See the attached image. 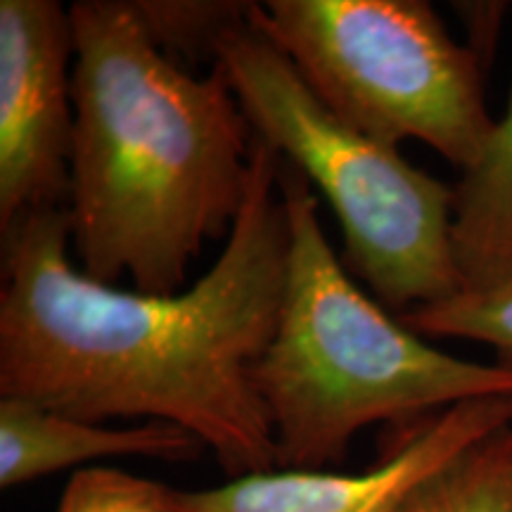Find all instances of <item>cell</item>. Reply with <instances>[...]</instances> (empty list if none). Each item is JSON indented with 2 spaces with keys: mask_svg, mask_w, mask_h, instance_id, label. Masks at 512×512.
I'll use <instances>...</instances> for the list:
<instances>
[{
  "mask_svg": "<svg viewBox=\"0 0 512 512\" xmlns=\"http://www.w3.org/2000/svg\"><path fill=\"white\" fill-rule=\"evenodd\" d=\"M67 207L3 230L0 399L88 422L183 427L230 477L278 470L254 384L278 323L290 256L280 155L254 138L249 188L226 247L190 290H117L69 261Z\"/></svg>",
  "mask_w": 512,
  "mask_h": 512,
  "instance_id": "6da1fadb",
  "label": "cell"
},
{
  "mask_svg": "<svg viewBox=\"0 0 512 512\" xmlns=\"http://www.w3.org/2000/svg\"><path fill=\"white\" fill-rule=\"evenodd\" d=\"M69 221L83 273L176 294L202 247L230 235L254 131L219 64L192 76L147 36L131 0H79Z\"/></svg>",
  "mask_w": 512,
  "mask_h": 512,
  "instance_id": "7a4b0ae2",
  "label": "cell"
},
{
  "mask_svg": "<svg viewBox=\"0 0 512 512\" xmlns=\"http://www.w3.org/2000/svg\"><path fill=\"white\" fill-rule=\"evenodd\" d=\"M290 256L278 323L254 368L278 470H328L375 422H422L512 396V370L451 356L356 287L320 226L313 185L280 157Z\"/></svg>",
  "mask_w": 512,
  "mask_h": 512,
  "instance_id": "3957f363",
  "label": "cell"
},
{
  "mask_svg": "<svg viewBox=\"0 0 512 512\" xmlns=\"http://www.w3.org/2000/svg\"><path fill=\"white\" fill-rule=\"evenodd\" d=\"M216 64L254 138L273 147L330 202L347 264L380 304L403 316L460 292L453 254V188L401 157L399 147L342 121L252 22L228 31Z\"/></svg>",
  "mask_w": 512,
  "mask_h": 512,
  "instance_id": "277c9868",
  "label": "cell"
},
{
  "mask_svg": "<svg viewBox=\"0 0 512 512\" xmlns=\"http://www.w3.org/2000/svg\"><path fill=\"white\" fill-rule=\"evenodd\" d=\"M249 22L294 62L339 119L399 147L415 138L460 171L482 155L496 121L482 60L422 0H268Z\"/></svg>",
  "mask_w": 512,
  "mask_h": 512,
  "instance_id": "5b68a950",
  "label": "cell"
},
{
  "mask_svg": "<svg viewBox=\"0 0 512 512\" xmlns=\"http://www.w3.org/2000/svg\"><path fill=\"white\" fill-rule=\"evenodd\" d=\"M74 24L57 0H0V228L62 207L74 150Z\"/></svg>",
  "mask_w": 512,
  "mask_h": 512,
  "instance_id": "8992f818",
  "label": "cell"
},
{
  "mask_svg": "<svg viewBox=\"0 0 512 512\" xmlns=\"http://www.w3.org/2000/svg\"><path fill=\"white\" fill-rule=\"evenodd\" d=\"M512 425V396L463 401L403 434L380 465L358 475L268 470L204 491H178L183 512H396L420 479L475 441Z\"/></svg>",
  "mask_w": 512,
  "mask_h": 512,
  "instance_id": "52a82bcc",
  "label": "cell"
},
{
  "mask_svg": "<svg viewBox=\"0 0 512 512\" xmlns=\"http://www.w3.org/2000/svg\"><path fill=\"white\" fill-rule=\"evenodd\" d=\"M207 446L171 422L147 420L143 427H105V422L72 418L38 403L0 399V486L72 470L100 458H157L171 463L197 460Z\"/></svg>",
  "mask_w": 512,
  "mask_h": 512,
  "instance_id": "ba28073f",
  "label": "cell"
},
{
  "mask_svg": "<svg viewBox=\"0 0 512 512\" xmlns=\"http://www.w3.org/2000/svg\"><path fill=\"white\" fill-rule=\"evenodd\" d=\"M453 254L460 290L512 283V93L482 155L453 188Z\"/></svg>",
  "mask_w": 512,
  "mask_h": 512,
  "instance_id": "9c48e42d",
  "label": "cell"
},
{
  "mask_svg": "<svg viewBox=\"0 0 512 512\" xmlns=\"http://www.w3.org/2000/svg\"><path fill=\"white\" fill-rule=\"evenodd\" d=\"M396 512H512V425L420 479Z\"/></svg>",
  "mask_w": 512,
  "mask_h": 512,
  "instance_id": "30bf717a",
  "label": "cell"
},
{
  "mask_svg": "<svg viewBox=\"0 0 512 512\" xmlns=\"http://www.w3.org/2000/svg\"><path fill=\"white\" fill-rule=\"evenodd\" d=\"M396 318L420 337L489 344L496 351L498 366L512 370V283L491 290H460Z\"/></svg>",
  "mask_w": 512,
  "mask_h": 512,
  "instance_id": "8fae6325",
  "label": "cell"
},
{
  "mask_svg": "<svg viewBox=\"0 0 512 512\" xmlns=\"http://www.w3.org/2000/svg\"><path fill=\"white\" fill-rule=\"evenodd\" d=\"M152 43L176 62V57L214 55L228 31L249 19L254 3L223 0H131Z\"/></svg>",
  "mask_w": 512,
  "mask_h": 512,
  "instance_id": "7c38bea8",
  "label": "cell"
},
{
  "mask_svg": "<svg viewBox=\"0 0 512 512\" xmlns=\"http://www.w3.org/2000/svg\"><path fill=\"white\" fill-rule=\"evenodd\" d=\"M57 512H183L178 491L112 467H81Z\"/></svg>",
  "mask_w": 512,
  "mask_h": 512,
  "instance_id": "4fadbf2b",
  "label": "cell"
}]
</instances>
